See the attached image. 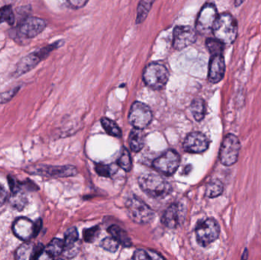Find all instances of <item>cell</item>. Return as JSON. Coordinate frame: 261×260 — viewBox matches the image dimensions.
Wrapping results in <instances>:
<instances>
[{"label": "cell", "instance_id": "484cf974", "mask_svg": "<svg viewBox=\"0 0 261 260\" xmlns=\"http://www.w3.org/2000/svg\"><path fill=\"white\" fill-rule=\"evenodd\" d=\"M206 45L212 56L222 55L224 45L220 41L209 38L206 39Z\"/></svg>", "mask_w": 261, "mask_h": 260}, {"label": "cell", "instance_id": "74e56055", "mask_svg": "<svg viewBox=\"0 0 261 260\" xmlns=\"http://www.w3.org/2000/svg\"><path fill=\"white\" fill-rule=\"evenodd\" d=\"M54 256L51 255L49 252L46 250H43L39 255H38L36 260H53Z\"/></svg>", "mask_w": 261, "mask_h": 260}, {"label": "cell", "instance_id": "ffe728a7", "mask_svg": "<svg viewBox=\"0 0 261 260\" xmlns=\"http://www.w3.org/2000/svg\"><path fill=\"white\" fill-rule=\"evenodd\" d=\"M145 138H146V135L143 130L133 128L130 132L128 138V144L130 150L136 153L142 150L145 147Z\"/></svg>", "mask_w": 261, "mask_h": 260}, {"label": "cell", "instance_id": "d6986e66", "mask_svg": "<svg viewBox=\"0 0 261 260\" xmlns=\"http://www.w3.org/2000/svg\"><path fill=\"white\" fill-rule=\"evenodd\" d=\"M42 246H36L33 243H25L16 252L17 260H34L42 252Z\"/></svg>", "mask_w": 261, "mask_h": 260}, {"label": "cell", "instance_id": "d4e9b609", "mask_svg": "<svg viewBox=\"0 0 261 260\" xmlns=\"http://www.w3.org/2000/svg\"><path fill=\"white\" fill-rule=\"evenodd\" d=\"M153 4L154 1H142L139 3L137 10V19H136V22L138 24L142 23L145 20Z\"/></svg>", "mask_w": 261, "mask_h": 260}, {"label": "cell", "instance_id": "44dd1931", "mask_svg": "<svg viewBox=\"0 0 261 260\" xmlns=\"http://www.w3.org/2000/svg\"><path fill=\"white\" fill-rule=\"evenodd\" d=\"M108 231L112 235V237L122 246L128 247L132 245V241H130V239L129 238L127 233L124 230L121 229L120 226H117V225H112V226H109Z\"/></svg>", "mask_w": 261, "mask_h": 260}, {"label": "cell", "instance_id": "8fae6325", "mask_svg": "<svg viewBox=\"0 0 261 260\" xmlns=\"http://www.w3.org/2000/svg\"><path fill=\"white\" fill-rule=\"evenodd\" d=\"M56 45H57V44L50 45V46L42 48L40 51L33 53V54H29V55L22 58L19 62V64L17 65V69L16 71V76L19 77V76L23 75V74H26L28 71L32 70L35 67L37 66L38 63L41 60H43L51 51H53L56 48Z\"/></svg>", "mask_w": 261, "mask_h": 260}, {"label": "cell", "instance_id": "3957f363", "mask_svg": "<svg viewBox=\"0 0 261 260\" xmlns=\"http://www.w3.org/2000/svg\"><path fill=\"white\" fill-rule=\"evenodd\" d=\"M125 208L129 217L138 223H151L155 217L154 211L136 196L126 199Z\"/></svg>", "mask_w": 261, "mask_h": 260}, {"label": "cell", "instance_id": "ab89813d", "mask_svg": "<svg viewBox=\"0 0 261 260\" xmlns=\"http://www.w3.org/2000/svg\"><path fill=\"white\" fill-rule=\"evenodd\" d=\"M42 222L41 219L37 220L36 223H35V237L38 235L39 231H40L41 228H42Z\"/></svg>", "mask_w": 261, "mask_h": 260}, {"label": "cell", "instance_id": "d6a6232c", "mask_svg": "<svg viewBox=\"0 0 261 260\" xmlns=\"http://www.w3.org/2000/svg\"><path fill=\"white\" fill-rule=\"evenodd\" d=\"M100 232V229L98 226H94V228L86 229L83 231V238H84L85 241L88 242V243H92L98 238Z\"/></svg>", "mask_w": 261, "mask_h": 260}, {"label": "cell", "instance_id": "603a6c76", "mask_svg": "<svg viewBox=\"0 0 261 260\" xmlns=\"http://www.w3.org/2000/svg\"><path fill=\"white\" fill-rule=\"evenodd\" d=\"M27 200L26 196L22 190L19 189L13 191L11 198H10V204L13 208L17 209L18 211H22L26 206Z\"/></svg>", "mask_w": 261, "mask_h": 260}, {"label": "cell", "instance_id": "30bf717a", "mask_svg": "<svg viewBox=\"0 0 261 260\" xmlns=\"http://www.w3.org/2000/svg\"><path fill=\"white\" fill-rule=\"evenodd\" d=\"M197 39V31L190 26H177L173 33V47L181 51L195 43Z\"/></svg>", "mask_w": 261, "mask_h": 260}, {"label": "cell", "instance_id": "277c9868", "mask_svg": "<svg viewBox=\"0 0 261 260\" xmlns=\"http://www.w3.org/2000/svg\"><path fill=\"white\" fill-rule=\"evenodd\" d=\"M145 84L151 89L160 90L163 89L169 80V72L165 65L157 62L150 63L143 72Z\"/></svg>", "mask_w": 261, "mask_h": 260}, {"label": "cell", "instance_id": "5bb4252c", "mask_svg": "<svg viewBox=\"0 0 261 260\" xmlns=\"http://www.w3.org/2000/svg\"><path fill=\"white\" fill-rule=\"evenodd\" d=\"M46 22L39 18L30 17L25 19L19 26V32L25 38H34L42 32Z\"/></svg>", "mask_w": 261, "mask_h": 260}, {"label": "cell", "instance_id": "7c38bea8", "mask_svg": "<svg viewBox=\"0 0 261 260\" xmlns=\"http://www.w3.org/2000/svg\"><path fill=\"white\" fill-rule=\"evenodd\" d=\"M209 141L201 132H192L185 138L183 149L191 153H201L209 148Z\"/></svg>", "mask_w": 261, "mask_h": 260}, {"label": "cell", "instance_id": "4dcf8cb0", "mask_svg": "<svg viewBox=\"0 0 261 260\" xmlns=\"http://www.w3.org/2000/svg\"><path fill=\"white\" fill-rule=\"evenodd\" d=\"M63 249H64V243H63V240L55 238L49 243L46 251L49 252L52 256H57L63 252Z\"/></svg>", "mask_w": 261, "mask_h": 260}, {"label": "cell", "instance_id": "836d02e7", "mask_svg": "<svg viewBox=\"0 0 261 260\" xmlns=\"http://www.w3.org/2000/svg\"><path fill=\"white\" fill-rule=\"evenodd\" d=\"M19 91V88H14L11 90L0 93V103H5L10 101Z\"/></svg>", "mask_w": 261, "mask_h": 260}, {"label": "cell", "instance_id": "cb8c5ba5", "mask_svg": "<svg viewBox=\"0 0 261 260\" xmlns=\"http://www.w3.org/2000/svg\"><path fill=\"white\" fill-rule=\"evenodd\" d=\"M101 124L104 130L107 132L108 135L116 137V138L121 136V129L117 125L115 121L108 118H103L101 119Z\"/></svg>", "mask_w": 261, "mask_h": 260}, {"label": "cell", "instance_id": "8992f818", "mask_svg": "<svg viewBox=\"0 0 261 260\" xmlns=\"http://www.w3.org/2000/svg\"><path fill=\"white\" fill-rule=\"evenodd\" d=\"M241 150L239 140L234 135H227L223 140L219 150L220 162L230 167L236 164Z\"/></svg>", "mask_w": 261, "mask_h": 260}, {"label": "cell", "instance_id": "1f68e13d", "mask_svg": "<svg viewBox=\"0 0 261 260\" xmlns=\"http://www.w3.org/2000/svg\"><path fill=\"white\" fill-rule=\"evenodd\" d=\"M118 242L115 240L113 237H106L102 240L101 246L106 250L111 252H115L118 249Z\"/></svg>", "mask_w": 261, "mask_h": 260}, {"label": "cell", "instance_id": "9c48e42d", "mask_svg": "<svg viewBox=\"0 0 261 260\" xmlns=\"http://www.w3.org/2000/svg\"><path fill=\"white\" fill-rule=\"evenodd\" d=\"M218 16L217 9L214 4H205L197 17V24H195L197 31L202 35L209 34L211 31H212Z\"/></svg>", "mask_w": 261, "mask_h": 260}, {"label": "cell", "instance_id": "83f0119b", "mask_svg": "<svg viewBox=\"0 0 261 260\" xmlns=\"http://www.w3.org/2000/svg\"><path fill=\"white\" fill-rule=\"evenodd\" d=\"M118 166L124 171L129 172L133 168V160L130 153L126 148L123 149L122 153L118 159Z\"/></svg>", "mask_w": 261, "mask_h": 260}, {"label": "cell", "instance_id": "4fadbf2b", "mask_svg": "<svg viewBox=\"0 0 261 260\" xmlns=\"http://www.w3.org/2000/svg\"><path fill=\"white\" fill-rule=\"evenodd\" d=\"M31 173L42 176H52V177H68L75 176L77 173V169L73 166H39L31 170Z\"/></svg>", "mask_w": 261, "mask_h": 260}, {"label": "cell", "instance_id": "ac0fdd59", "mask_svg": "<svg viewBox=\"0 0 261 260\" xmlns=\"http://www.w3.org/2000/svg\"><path fill=\"white\" fill-rule=\"evenodd\" d=\"M180 218H181V211H180V206L176 204H173L164 213L161 221L165 226L174 229L180 224Z\"/></svg>", "mask_w": 261, "mask_h": 260}, {"label": "cell", "instance_id": "e575fe53", "mask_svg": "<svg viewBox=\"0 0 261 260\" xmlns=\"http://www.w3.org/2000/svg\"><path fill=\"white\" fill-rule=\"evenodd\" d=\"M133 260H151L149 254L143 249H137L133 255Z\"/></svg>", "mask_w": 261, "mask_h": 260}, {"label": "cell", "instance_id": "f546056e", "mask_svg": "<svg viewBox=\"0 0 261 260\" xmlns=\"http://www.w3.org/2000/svg\"><path fill=\"white\" fill-rule=\"evenodd\" d=\"M117 166L114 164L111 165H106V164H99L95 166V172L98 173L100 176H103V177H109L116 173Z\"/></svg>", "mask_w": 261, "mask_h": 260}, {"label": "cell", "instance_id": "f35d334b", "mask_svg": "<svg viewBox=\"0 0 261 260\" xmlns=\"http://www.w3.org/2000/svg\"><path fill=\"white\" fill-rule=\"evenodd\" d=\"M148 252L149 254L150 257H151V260H165V258L160 254L154 252V251L149 250Z\"/></svg>", "mask_w": 261, "mask_h": 260}, {"label": "cell", "instance_id": "ba28073f", "mask_svg": "<svg viewBox=\"0 0 261 260\" xmlns=\"http://www.w3.org/2000/svg\"><path fill=\"white\" fill-rule=\"evenodd\" d=\"M180 157L177 151L169 150L153 162V167L159 173L166 176L174 174L180 166Z\"/></svg>", "mask_w": 261, "mask_h": 260}, {"label": "cell", "instance_id": "8d00e7d4", "mask_svg": "<svg viewBox=\"0 0 261 260\" xmlns=\"http://www.w3.org/2000/svg\"><path fill=\"white\" fill-rule=\"evenodd\" d=\"M7 199V191L5 187L0 183V207L3 206Z\"/></svg>", "mask_w": 261, "mask_h": 260}, {"label": "cell", "instance_id": "52a82bcc", "mask_svg": "<svg viewBox=\"0 0 261 260\" xmlns=\"http://www.w3.org/2000/svg\"><path fill=\"white\" fill-rule=\"evenodd\" d=\"M153 115L151 109L145 103L135 102L130 107L128 121L134 128H146L152 121Z\"/></svg>", "mask_w": 261, "mask_h": 260}, {"label": "cell", "instance_id": "f1b7e54d", "mask_svg": "<svg viewBox=\"0 0 261 260\" xmlns=\"http://www.w3.org/2000/svg\"><path fill=\"white\" fill-rule=\"evenodd\" d=\"M15 16L11 6H6L0 9V23L9 24L12 25L14 24Z\"/></svg>", "mask_w": 261, "mask_h": 260}, {"label": "cell", "instance_id": "9a60e30c", "mask_svg": "<svg viewBox=\"0 0 261 260\" xmlns=\"http://www.w3.org/2000/svg\"><path fill=\"white\" fill-rule=\"evenodd\" d=\"M13 231L16 237L27 241L35 237V223L26 217H20L13 223Z\"/></svg>", "mask_w": 261, "mask_h": 260}, {"label": "cell", "instance_id": "6da1fadb", "mask_svg": "<svg viewBox=\"0 0 261 260\" xmlns=\"http://www.w3.org/2000/svg\"><path fill=\"white\" fill-rule=\"evenodd\" d=\"M215 39L224 45L235 42L238 35V25L235 18L229 13L219 15L212 28Z\"/></svg>", "mask_w": 261, "mask_h": 260}, {"label": "cell", "instance_id": "7402d4cb", "mask_svg": "<svg viewBox=\"0 0 261 260\" xmlns=\"http://www.w3.org/2000/svg\"><path fill=\"white\" fill-rule=\"evenodd\" d=\"M191 112L195 121H202L206 115V104L204 100L200 98L195 99L191 103Z\"/></svg>", "mask_w": 261, "mask_h": 260}, {"label": "cell", "instance_id": "4316f807", "mask_svg": "<svg viewBox=\"0 0 261 260\" xmlns=\"http://www.w3.org/2000/svg\"><path fill=\"white\" fill-rule=\"evenodd\" d=\"M223 188L224 187L220 181H212V182H209L206 186V196L209 198L218 197L222 193Z\"/></svg>", "mask_w": 261, "mask_h": 260}, {"label": "cell", "instance_id": "60d3db41", "mask_svg": "<svg viewBox=\"0 0 261 260\" xmlns=\"http://www.w3.org/2000/svg\"><path fill=\"white\" fill-rule=\"evenodd\" d=\"M58 260H63V259H58Z\"/></svg>", "mask_w": 261, "mask_h": 260}, {"label": "cell", "instance_id": "2e32d148", "mask_svg": "<svg viewBox=\"0 0 261 260\" xmlns=\"http://www.w3.org/2000/svg\"><path fill=\"white\" fill-rule=\"evenodd\" d=\"M225 72V63L222 55L212 56L209 62V78L212 83H218L222 80Z\"/></svg>", "mask_w": 261, "mask_h": 260}, {"label": "cell", "instance_id": "7a4b0ae2", "mask_svg": "<svg viewBox=\"0 0 261 260\" xmlns=\"http://www.w3.org/2000/svg\"><path fill=\"white\" fill-rule=\"evenodd\" d=\"M141 188L147 194L153 198L167 196L171 190V185L162 177L155 173H143L139 177Z\"/></svg>", "mask_w": 261, "mask_h": 260}, {"label": "cell", "instance_id": "d590c367", "mask_svg": "<svg viewBox=\"0 0 261 260\" xmlns=\"http://www.w3.org/2000/svg\"><path fill=\"white\" fill-rule=\"evenodd\" d=\"M87 3L86 0H71V1H68L67 4H68V7L77 10V9L84 7Z\"/></svg>", "mask_w": 261, "mask_h": 260}, {"label": "cell", "instance_id": "e0dca14e", "mask_svg": "<svg viewBox=\"0 0 261 260\" xmlns=\"http://www.w3.org/2000/svg\"><path fill=\"white\" fill-rule=\"evenodd\" d=\"M78 239V231L75 228H70L65 233L63 253L68 258L74 256L77 254L79 249V246L77 245Z\"/></svg>", "mask_w": 261, "mask_h": 260}, {"label": "cell", "instance_id": "5b68a950", "mask_svg": "<svg viewBox=\"0 0 261 260\" xmlns=\"http://www.w3.org/2000/svg\"><path fill=\"white\" fill-rule=\"evenodd\" d=\"M220 226L218 222L212 218L200 222L195 228L197 242L200 246L206 247L219 237Z\"/></svg>", "mask_w": 261, "mask_h": 260}]
</instances>
